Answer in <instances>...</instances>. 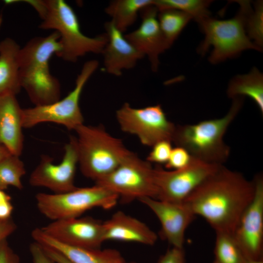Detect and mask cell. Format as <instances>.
Masks as SVG:
<instances>
[{
    "mask_svg": "<svg viewBox=\"0 0 263 263\" xmlns=\"http://www.w3.org/2000/svg\"><path fill=\"white\" fill-rule=\"evenodd\" d=\"M222 165L207 163L192 157L185 168L167 170L160 167L154 168L157 189L156 199L182 203L205 180Z\"/></svg>",
    "mask_w": 263,
    "mask_h": 263,
    "instance_id": "11",
    "label": "cell"
},
{
    "mask_svg": "<svg viewBox=\"0 0 263 263\" xmlns=\"http://www.w3.org/2000/svg\"><path fill=\"white\" fill-rule=\"evenodd\" d=\"M236 1L240 9L231 19L219 20L208 16L197 21L205 35L198 52L203 55L212 46L209 57L212 64L236 56L245 50H262L249 38L245 31L247 18L252 9L250 1Z\"/></svg>",
    "mask_w": 263,
    "mask_h": 263,
    "instance_id": "5",
    "label": "cell"
},
{
    "mask_svg": "<svg viewBox=\"0 0 263 263\" xmlns=\"http://www.w3.org/2000/svg\"><path fill=\"white\" fill-rule=\"evenodd\" d=\"M29 250L33 263H55L47 254L42 245L37 242L30 244Z\"/></svg>",
    "mask_w": 263,
    "mask_h": 263,
    "instance_id": "32",
    "label": "cell"
},
{
    "mask_svg": "<svg viewBox=\"0 0 263 263\" xmlns=\"http://www.w3.org/2000/svg\"><path fill=\"white\" fill-rule=\"evenodd\" d=\"M17 228V225L10 218L0 220V242L11 235Z\"/></svg>",
    "mask_w": 263,
    "mask_h": 263,
    "instance_id": "34",
    "label": "cell"
},
{
    "mask_svg": "<svg viewBox=\"0 0 263 263\" xmlns=\"http://www.w3.org/2000/svg\"><path fill=\"white\" fill-rule=\"evenodd\" d=\"M149 154L146 160L151 163L166 164L172 149L171 142L163 140L155 144Z\"/></svg>",
    "mask_w": 263,
    "mask_h": 263,
    "instance_id": "29",
    "label": "cell"
},
{
    "mask_svg": "<svg viewBox=\"0 0 263 263\" xmlns=\"http://www.w3.org/2000/svg\"><path fill=\"white\" fill-rule=\"evenodd\" d=\"M1 19H0V25L1 24Z\"/></svg>",
    "mask_w": 263,
    "mask_h": 263,
    "instance_id": "41",
    "label": "cell"
},
{
    "mask_svg": "<svg viewBox=\"0 0 263 263\" xmlns=\"http://www.w3.org/2000/svg\"><path fill=\"white\" fill-rule=\"evenodd\" d=\"M42 246L47 254L55 263H75L60 252L44 245Z\"/></svg>",
    "mask_w": 263,
    "mask_h": 263,
    "instance_id": "35",
    "label": "cell"
},
{
    "mask_svg": "<svg viewBox=\"0 0 263 263\" xmlns=\"http://www.w3.org/2000/svg\"><path fill=\"white\" fill-rule=\"evenodd\" d=\"M60 37L54 31L46 37L31 39L19 56V74L21 88L35 106L45 105L60 99V84L50 73L49 61L60 51Z\"/></svg>",
    "mask_w": 263,
    "mask_h": 263,
    "instance_id": "2",
    "label": "cell"
},
{
    "mask_svg": "<svg viewBox=\"0 0 263 263\" xmlns=\"http://www.w3.org/2000/svg\"><path fill=\"white\" fill-rule=\"evenodd\" d=\"M35 199L39 212L46 218L56 221L79 217L95 207L111 208L119 198L114 192L95 184L62 193H38Z\"/></svg>",
    "mask_w": 263,
    "mask_h": 263,
    "instance_id": "7",
    "label": "cell"
},
{
    "mask_svg": "<svg viewBox=\"0 0 263 263\" xmlns=\"http://www.w3.org/2000/svg\"><path fill=\"white\" fill-rule=\"evenodd\" d=\"M40 229L52 239L73 246L100 248L104 242L103 222L92 217L53 221Z\"/></svg>",
    "mask_w": 263,
    "mask_h": 263,
    "instance_id": "14",
    "label": "cell"
},
{
    "mask_svg": "<svg viewBox=\"0 0 263 263\" xmlns=\"http://www.w3.org/2000/svg\"><path fill=\"white\" fill-rule=\"evenodd\" d=\"M95 184L116 194L124 202L157 196L154 168L130 150L113 170Z\"/></svg>",
    "mask_w": 263,
    "mask_h": 263,
    "instance_id": "9",
    "label": "cell"
},
{
    "mask_svg": "<svg viewBox=\"0 0 263 263\" xmlns=\"http://www.w3.org/2000/svg\"><path fill=\"white\" fill-rule=\"evenodd\" d=\"M158 12L154 3L142 9L139 13L141 18L140 26L124 35L138 51L144 56H147L154 72L158 68L160 55L170 47L160 29Z\"/></svg>",
    "mask_w": 263,
    "mask_h": 263,
    "instance_id": "15",
    "label": "cell"
},
{
    "mask_svg": "<svg viewBox=\"0 0 263 263\" xmlns=\"http://www.w3.org/2000/svg\"><path fill=\"white\" fill-rule=\"evenodd\" d=\"M157 263H186L184 248L172 246L160 257Z\"/></svg>",
    "mask_w": 263,
    "mask_h": 263,
    "instance_id": "31",
    "label": "cell"
},
{
    "mask_svg": "<svg viewBox=\"0 0 263 263\" xmlns=\"http://www.w3.org/2000/svg\"><path fill=\"white\" fill-rule=\"evenodd\" d=\"M104 27L108 41L101 54L104 69L108 74L119 76L123 70L134 67L144 56L134 47L111 20L107 22Z\"/></svg>",
    "mask_w": 263,
    "mask_h": 263,
    "instance_id": "17",
    "label": "cell"
},
{
    "mask_svg": "<svg viewBox=\"0 0 263 263\" xmlns=\"http://www.w3.org/2000/svg\"><path fill=\"white\" fill-rule=\"evenodd\" d=\"M127 263H138L132 262H127Z\"/></svg>",
    "mask_w": 263,
    "mask_h": 263,
    "instance_id": "39",
    "label": "cell"
},
{
    "mask_svg": "<svg viewBox=\"0 0 263 263\" xmlns=\"http://www.w3.org/2000/svg\"><path fill=\"white\" fill-rule=\"evenodd\" d=\"M0 263H19V258L9 245L7 239L0 242Z\"/></svg>",
    "mask_w": 263,
    "mask_h": 263,
    "instance_id": "33",
    "label": "cell"
},
{
    "mask_svg": "<svg viewBox=\"0 0 263 263\" xmlns=\"http://www.w3.org/2000/svg\"><path fill=\"white\" fill-rule=\"evenodd\" d=\"M245 31L249 38L258 47L262 49L263 45V2L258 0L254 2L247 16Z\"/></svg>",
    "mask_w": 263,
    "mask_h": 263,
    "instance_id": "28",
    "label": "cell"
},
{
    "mask_svg": "<svg viewBox=\"0 0 263 263\" xmlns=\"http://www.w3.org/2000/svg\"><path fill=\"white\" fill-rule=\"evenodd\" d=\"M227 96L232 99L247 96L256 104L263 113V75L256 68L248 74L234 76L228 84Z\"/></svg>",
    "mask_w": 263,
    "mask_h": 263,
    "instance_id": "22",
    "label": "cell"
},
{
    "mask_svg": "<svg viewBox=\"0 0 263 263\" xmlns=\"http://www.w3.org/2000/svg\"><path fill=\"white\" fill-rule=\"evenodd\" d=\"M254 197L243 213L233 236L245 258L263 259V177L253 179Z\"/></svg>",
    "mask_w": 263,
    "mask_h": 263,
    "instance_id": "13",
    "label": "cell"
},
{
    "mask_svg": "<svg viewBox=\"0 0 263 263\" xmlns=\"http://www.w3.org/2000/svg\"><path fill=\"white\" fill-rule=\"evenodd\" d=\"M22 111L15 95H0V144L19 156L23 148Z\"/></svg>",
    "mask_w": 263,
    "mask_h": 263,
    "instance_id": "19",
    "label": "cell"
},
{
    "mask_svg": "<svg viewBox=\"0 0 263 263\" xmlns=\"http://www.w3.org/2000/svg\"><path fill=\"white\" fill-rule=\"evenodd\" d=\"M216 233L214 260L219 263H243L245 258L233 235L225 232Z\"/></svg>",
    "mask_w": 263,
    "mask_h": 263,
    "instance_id": "26",
    "label": "cell"
},
{
    "mask_svg": "<svg viewBox=\"0 0 263 263\" xmlns=\"http://www.w3.org/2000/svg\"><path fill=\"white\" fill-rule=\"evenodd\" d=\"M212 1L204 0H154L158 11L174 9L189 15L197 21L210 16L208 8Z\"/></svg>",
    "mask_w": 263,
    "mask_h": 263,
    "instance_id": "27",
    "label": "cell"
},
{
    "mask_svg": "<svg viewBox=\"0 0 263 263\" xmlns=\"http://www.w3.org/2000/svg\"><path fill=\"white\" fill-rule=\"evenodd\" d=\"M19 157L11 154L0 161V189H5L9 186L22 189L21 178L26 170Z\"/></svg>",
    "mask_w": 263,
    "mask_h": 263,
    "instance_id": "25",
    "label": "cell"
},
{
    "mask_svg": "<svg viewBox=\"0 0 263 263\" xmlns=\"http://www.w3.org/2000/svg\"><path fill=\"white\" fill-rule=\"evenodd\" d=\"M11 197L3 190L0 189V205L6 201H10Z\"/></svg>",
    "mask_w": 263,
    "mask_h": 263,
    "instance_id": "37",
    "label": "cell"
},
{
    "mask_svg": "<svg viewBox=\"0 0 263 263\" xmlns=\"http://www.w3.org/2000/svg\"><path fill=\"white\" fill-rule=\"evenodd\" d=\"M31 235L35 242L55 249L75 263H127L121 253L112 248L101 249L68 245L45 234L40 228L34 229Z\"/></svg>",
    "mask_w": 263,
    "mask_h": 263,
    "instance_id": "20",
    "label": "cell"
},
{
    "mask_svg": "<svg viewBox=\"0 0 263 263\" xmlns=\"http://www.w3.org/2000/svg\"><path fill=\"white\" fill-rule=\"evenodd\" d=\"M38 12L43 30H54L60 37L61 46L57 56L74 62L87 54H102L108 41L106 33L94 37L85 35L81 31L78 18L73 9L63 0H28Z\"/></svg>",
    "mask_w": 263,
    "mask_h": 263,
    "instance_id": "3",
    "label": "cell"
},
{
    "mask_svg": "<svg viewBox=\"0 0 263 263\" xmlns=\"http://www.w3.org/2000/svg\"><path fill=\"white\" fill-rule=\"evenodd\" d=\"M254 193V181L222 165L183 203L195 216L205 219L216 232L233 235Z\"/></svg>",
    "mask_w": 263,
    "mask_h": 263,
    "instance_id": "1",
    "label": "cell"
},
{
    "mask_svg": "<svg viewBox=\"0 0 263 263\" xmlns=\"http://www.w3.org/2000/svg\"><path fill=\"white\" fill-rule=\"evenodd\" d=\"M98 65L97 60L86 61L77 76L74 89L63 99L45 105L22 109L23 128H31L44 122H52L75 131L83 124L84 117L79 106L81 94Z\"/></svg>",
    "mask_w": 263,
    "mask_h": 263,
    "instance_id": "8",
    "label": "cell"
},
{
    "mask_svg": "<svg viewBox=\"0 0 263 263\" xmlns=\"http://www.w3.org/2000/svg\"><path fill=\"white\" fill-rule=\"evenodd\" d=\"M244 97L232 99L227 113L223 117L206 120L191 125L176 126L172 142L200 161L223 165L230 155V147L223 140L227 129L242 108Z\"/></svg>",
    "mask_w": 263,
    "mask_h": 263,
    "instance_id": "4",
    "label": "cell"
},
{
    "mask_svg": "<svg viewBox=\"0 0 263 263\" xmlns=\"http://www.w3.org/2000/svg\"><path fill=\"white\" fill-rule=\"evenodd\" d=\"M213 263H219L214 260Z\"/></svg>",
    "mask_w": 263,
    "mask_h": 263,
    "instance_id": "40",
    "label": "cell"
},
{
    "mask_svg": "<svg viewBox=\"0 0 263 263\" xmlns=\"http://www.w3.org/2000/svg\"><path fill=\"white\" fill-rule=\"evenodd\" d=\"M75 131L80 171L95 182L113 170L130 151L100 126L83 124Z\"/></svg>",
    "mask_w": 263,
    "mask_h": 263,
    "instance_id": "6",
    "label": "cell"
},
{
    "mask_svg": "<svg viewBox=\"0 0 263 263\" xmlns=\"http://www.w3.org/2000/svg\"><path fill=\"white\" fill-rule=\"evenodd\" d=\"M116 118L123 132L136 135L145 146L152 147L163 140L172 142L176 126L160 104L135 108L125 103L116 111Z\"/></svg>",
    "mask_w": 263,
    "mask_h": 263,
    "instance_id": "10",
    "label": "cell"
},
{
    "mask_svg": "<svg viewBox=\"0 0 263 263\" xmlns=\"http://www.w3.org/2000/svg\"><path fill=\"white\" fill-rule=\"evenodd\" d=\"M154 0H114L105 8L115 27L122 33L136 22L143 8L153 4Z\"/></svg>",
    "mask_w": 263,
    "mask_h": 263,
    "instance_id": "23",
    "label": "cell"
},
{
    "mask_svg": "<svg viewBox=\"0 0 263 263\" xmlns=\"http://www.w3.org/2000/svg\"><path fill=\"white\" fill-rule=\"evenodd\" d=\"M78 154L76 137L71 136L64 147L60 163L55 164L53 159L42 155L39 163L32 172L30 184L36 187H44L54 193H62L74 190V184Z\"/></svg>",
    "mask_w": 263,
    "mask_h": 263,
    "instance_id": "12",
    "label": "cell"
},
{
    "mask_svg": "<svg viewBox=\"0 0 263 263\" xmlns=\"http://www.w3.org/2000/svg\"><path fill=\"white\" fill-rule=\"evenodd\" d=\"M103 238L107 240L135 242L153 245L157 235L145 223L122 211L103 222Z\"/></svg>",
    "mask_w": 263,
    "mask_h": 263,
    "instance_id": "18",
    "label": "cell"
},
{
    "mask_svg": "<svg viewBox=\"0 0 263 263\" xmlns=\"http://www.w3.org/2000/svg\"><path fill=\"white\" fill-rule=\"evenodd\" d=\"M20 47L10 38L0 42V95H16L21 87L19 74Z\"/></svg>",
    "mask_w": 263,
    "mask_h": 263,
    "instance_id": "21",
    "label": "cell"
},
{
    "mask_svg": "<svg viewBox=\"0 0 263 263\" xmlns=\"http://www.w3.org/2000/svg\"><path fill=\"white\" fill-rule=\"evenodd\" d=\"M157 18L160 29L169 47L193 19L189 15L174 9L159 10Z\"/></svg>",
    "mask_w": 263,
    "mask_h": 263,
    "instance_id": "24",
    "label": "cell"
},
{
    "mask_svg": "<svg viewBox=\"0 0 263 263\" xmlns=\"http://www.w3.org/2000/svg\"><path fill=\"white\" fill-rule=\"evenodd\" d=\"M192 156L183 148H172L168 162L165 164L167 169L176 170L187 166L190 162Z\"/></svg>",
    "mask_w": 263,
    "mask_h": 263,
    "instance_id": "30",
    "label": "cell"
},
{
    "mask_svg": "<svg viewBox=\"0 0 263 263\" xmlns=\"http://www.w3.org/2000/svg\"><path fill=\"white\" fill-rule=\"evenodd\" d=\"M156 216L162 226V234L172 246L183 248L186 229L195 218L183 202L175 203L150 197L138 200Z\"/></svg>",
    "mask_w": 263,
    "mask_h": 263,
    "instance_id": "16",
    "label": "cell"
},
{
    "mask_svg": "<svg viewBox=\"0 0 263 263\" xmlns=\"http://www.w3.org/2000/svg\"><path fill=\"white\" fill-rule=\"evenodd\" d=\"M243 263H263V259L252 260L245 258Z\"/></svg>",
    "mask_w": 263,
    "mask_h": 263,
    "instance_id": "38",
    "label": "cell"
},
{
    "mask_svg": "<svg viewBox=\"0 0 263 263\" xmlns=\"http://www.w3.org/2000/svg\"><path fill=\"white\" fill-rule=\"evenodd\" d=\"M11 154L5 147L0 144V161Z\"/></svg>",
    "mask_w": 263,
    "mask_h": 263,
    "instance_id": "36",
    "label": "cell"
}]
</instances>
